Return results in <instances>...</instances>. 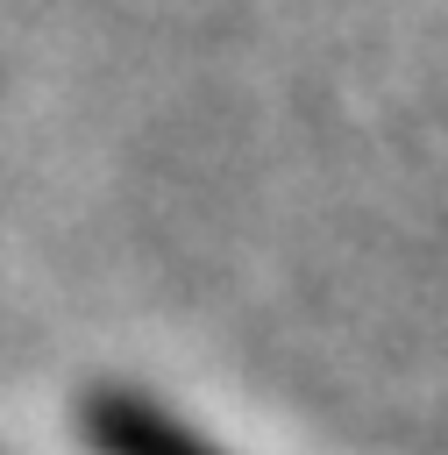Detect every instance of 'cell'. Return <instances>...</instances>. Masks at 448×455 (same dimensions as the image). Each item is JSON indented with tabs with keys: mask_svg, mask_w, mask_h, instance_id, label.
I'll use <instances>...</instances> for the list:
<instances>
[{
	"mask_svg": "<svg viewBox=\"0 0 448 455\" xmlns=\"http://www.w3.org/2000/svg\"><path fill=\"white\" fill-rule=\"evenodd\" d=\"M78 427H85V441L100 455H220L213 441H199L185 419H171L142 391H92Z\"/></svg>",
	"mask_w": 448,
	"mask_h": 455,
	"instance_id": "obj_1",
	"label": "cell"
}]
</instances>
